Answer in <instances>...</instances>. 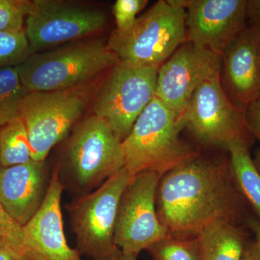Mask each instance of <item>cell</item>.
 Wrapping results in <instances>:
<instances>
[{
	"mask_svg": "<svg viewBox=\"0 0 260 260\" xmlns=\"http://www.w3.org/2000/svg\"><path fill=\"white\" fill-rule=\"evenodd\" d=\"M5 245H11V244H10L8 236L5 234L4 231L2 229V228L0 227V247Z\"/></svg>",
	"mask_w": 260,
	"mask_h": 260,
	"instance_id": "obj_31",
	"label": "cell"
},
{
	"mask_svg": "<svg viewBox=\"0 0 260 260\" xmlns=\"http://www.w3.org/2000/svg\"><path fill=\"white\" fill-rule=\"evenodd\" d=\"M161 176L154 172L132 178L116 212L114 241L123 254L139 255L169 235L159 220L156 193Z\"/></svg>",
	"mask_w": 260,
	"mask_h": 260,
	"instance_id": "obj_10",
	"label": "cell"
},
{
	"mask_svg": "<svg viewBox=\"0 0 260 260\" xmlns=\"http://www.w3.org/2000/svg\"><path fill=\"white\" fill-rule=\"evenodd\" d=\"M245 118L253 138L260 143V98L246 108Z\"/></svg>",
	"mask_w": 260,
	"mask_h": 260,
	"instance_id": "obj_26",
	"label": "cell"
},
{
	"mask_svg": "<svg viewBox=\"0 0 260 260\" xmlns=\"http://www.w3.org/2000/svg\"><path fill=\"white\" fill-rule=\"evenodd\" d=\"M66 157L72 179L85 191L99 187L124 167L122 141L95 115L75 126Z\"/></svg>",
	"mask_w": 260,
	"mask_h": 260,
	"instance_id": "obj_8",
	"label": "cell"
},
{
	"mask_svg": "<svg viewBox=\"0 0 260 260\" xmlns=\"http://www.w3.org/2000/svg\"><path fill=\"white\" fill-rule=\"evenodd\" d=\"M24 90L16 66L0 69V128L20 117Z\"/></svg>",
	"mask_w": 260,
	"mask_h": 260,
	"instance_id": "obj_20",
	"label": "cell"
},
{
	"mask_svg": "<svg viewBox=\"0 0 260 260\" xmlns=\"http://www.w3.org/2000/svg\"><path fill=\"white\" fill-rule=\"evenodd\" d=\"M85 103L86 97L78 88L25 93L20 115L28 132L32 160L45 161L83 114Z\"/></svg>",
	"mask_w": 260,
	"mask_h": 260,
	"instance_id": "obj_9",
	"label": "cell"
},
{
	"mask_svg": "<svg viewBox=\"0 0 260 260\" xmlns=\"http://www.w3.org/2000/svg\"><path fill=\"white\" fill-rule=\"evenodd\" d=\"M255 167L260 174V149L256 152L255 156L253 158Z\"/></svg>",
	"mask_w": 260,
	"mask_h": 260,
	"instance_id": "obj_32",
	"label": "cell"
},
{
	"mask_svg": "<svg viewBox=\"0 0 260 260\" xmlns=\"http://www.w3.org/2000/svg\"><path fill=\"white\" fill-rule=\"evenodd\" d=\"M32 54L25 28L0 31V66L21 64Z\"/></svg>",
	"mask_w": 260,
	"mask_h": 260,
	"instance_id": "obj_22",
	"label": "cell"
},
{
	"mask_svg": "<svg viewBox=\"0 0 260 260\" xmlns=\"http://www.w3.org/2000/svg\"><path fill=\"white\" fill-rule=\"evenodd\" d=\"M156 210L169 235L177 237H196L219 221L247 227L255 217L236 184L229 159L198 153L160 177Z\"/></svg>",
	"mask_w": 260,
	"mask_h": 260,
	"instance_id": "obj_1",
	"label": "cell"
},
{
	"mask_svg": "<svg viewBox=\"0 0 260 260\" xmlns=\"http://www.w3.org/2000/svg\"><path fill=\"white\" fill-rule=\"evenodd\" d=\"M186 128L202 143L223 147L239 143L250 148L254 138L245 111L236 107L224 90L220 73L200 83L181 116Z\"/></svg>",
	"mask_w": 260,
	"mask_h": 260,
	"instance_id": "obj_6",
	"label": "cell"
},
{
	"mask_svg": "<svg viewBox=\"0 0 260 260\" xmlns=\"http://www.w3.org/2000/svg\"><path fill=\"white\" fill-rule=\"evenodd\" d=\"M31 160L28 132L20 116L0 128V166L13 167Z\"/></svg>",
	"mask_w": 260,
	"mask_h": 260,
	"instance_id": "obj_19",
	"label": "cell"
},
{
	"mask_svg": "<svg viewBox=\"0 0 260 260\" xmlns=\"http://www.w3.org/2000/svg\"><path fill=\"white\" fill-rule=\"evenodd\" d=\"M0 227L8 236L10 244L20 252V245H21L22 237H23V226L17 223L14 219L7 213L1 202H0Z\"/></svg>",
	"mask_w": 260,
	"mask_h": 260,
	"instance_id": "obj_25",
	"label": "cell"
},
{
	"mask_svg": "<svg viewBox=\"0 0 260 260\" xmlns=\"http://www.w3.org/2000/svg\"><path fill=\"white\" fill-rule=\"evenodd\" d=\"M187 41L220 56L246 28V0H189Z\"/></svg>",
	"mask_w": 260,
	"mask_h": 260,
	"instance_id": "obj_14",
	"label": "cell"
},
{
	"mask_svg": "<svg viewBox=\"0 0 260 260\" xmlns=\"http://www.w3.org/2000/svg\"><path fill=\"white\" fill-rule=\"evenodd\" d=\"M196 239L200 260H242L251 240L247 227L221 221L204 228Z\"/></svg>",
	"mask_w": 260,
	"mask_h": 260,
	"instance_id": "obj_17",
	"label": "cell"
},
{
	"mask_svg": "<svg viewBox=\"0 0 260 260\" xmlns=\"http://www.w3.org/2000/svg\"><path fill=\"white\" fill-rule=\"evenodd\" d=\"M221 56L186 41L158 68L155 97L181 118L202 82L221 72Z\"/></svg>",
	"mask_w": 260,
	"mask_h": 260,
	"instance_id": "obj_12",
	"label": "cell"
},
{
	"mask_svg": "<svg viewBox=\"0 0 260 260\" xmlns=\"http://www.w3.org/2000/svg\"><path fill=\"white\" fill-rule=\"evenodd\" d=\"M30 1L0 0V31L23 28Z\"/></svg>",
	"mask_w": 260,
	"mask_h": 260,
	"instance_id": "obj_23",
	"label": "cell"
},
{
	"mask_svg": "<svg viewBox=\"0 0 260 260\" xmlns=\"http://www.w3.org/2000/svg\"><path fill=\"white\" fill-rule=\"evenodd\" d=\"M138 256L136 254H123L121 260H138Z\"/></svg>",
	"mask_w": 260,
	"mask_h": 260,
	"instance_id": "obj_33",
	"label": "cell"
},
{
	"mask_svg": "<svg viewBox=\"0 0 260 260\" xmlns=\"http://www.w3.org/2000/svg\"><path fill=\"white\" fill-rule=\"evenodd\" d=\"M102 11L54 0L30 2L25 34L32 53L90 35L104 28Z\"/></svg>",
	"mask_w": 260,
	"mask_h": 260,
	"instance_id": "obj_11",
	"label": "cell"
},
{
	"mask_svg": "<svg viewBox=\"0 0 260 260\" xmlns=\"http://www.w3.org/2000/svg\"><path fill=\"white\" fill-rule=\"evenodd\" d=\"M246 14L249 25L260 31V0H246Z\"/></svg>",
	"mask_w": 260,
	"mask_h": 260,
	"instance_id": "obj_27",
	"label": "cell"
},
{
	"mask_svg": "<svg viewBox=\"0 0 260 260\" xmlns=\"http://www.w3.org/2000/svg\"><path fill=\"white\" fill-rule=\"evenodd\" d=\"M185 0H160L128 30H114L108 47L124 64L159 68L187 41Z\"/></svg>",
	"mask_w": 260,
	"mask_h": 260,
	"instance_id": "obj_2",
	"label": "cell"
},
{
	"mask_svg": "<svg viewBox=\"0 0 260 260\" xmlns=\"http://www.w3.org/2000/svg\"><path fill=\"white\" fill-rule=\"evenodd\" d=\"M220 80L233 104L245 111L260 98V31L247 25L221 56Z\"/></svg>",
	"mask_w": 260,
	"mask_h": 260,
	"instance_id": "obj_15",
	"label": "cell"
},
{
	"mask_svg": "<svg viewBox=\"0 0 260 260\" xmlns=\"http://www.w3.org/2000/svg\"><path fill=\"white\" fill-rule=\"evenodd\" d=\"M183 129L181 118L154 97L122 141L124 167L133 177L148 171L162 177L197 155L181 138Z\"/></svg>",
	"mask_w": 260,
	"mask_h": 260,
	"instance_id": "obj_3",
	"label": "cell"
},
{
	"mask_svg": "<svg viewBox=\"0 0 260 260\" xmlns=\"http://www.w3.org/2000/svg\"><path fill=\"white\" fill-rule=\"evenodd\" d=\"M148 0H117L113 5L116 31L128 30L137 20V15L148 4Z\"/></svg>",
	"mask_w": 260,
	"mask_h": 260,
	"instance_id": "obj_24",
	"label": "cell"
},
{
	"mask_svg": "<svg viewBox=\"0 0 260 260\" xmlns=\"http://www.w3.org/2000/svg\"><path fill=\"white\" fill-rule=\"evenodd\" d=\"M63 190L56 167L40 209L23 226L20 252L25 260H83L65 237L61 209Z\"/></svg>",
	"mask_w": 260,
	"mask_h": 260,
	"instance_id": "obj_13",
	"label": "cell"
},
{
	"mask_svg": "<svg viewBox=\"0 0 260 260\" xmlns=\"http://www.w3.org/2000/svg\"><path fill=\"white\" fill-rule=\"evenodd\" d=\"M133 176L122 168L97 189L67 205L76 249L92 260H121L114 241L118 205Z\"/></svg>",
	"mask_w": 260,
	"mask_h": 260,
	"instance_id": "obj_5",
	"label": "cell"
},
{
	"mask_svg": "<svg viewBox=\"0 0 260 260\" xmlns=\"http://www.w3.org/2000/svg\"><path fill=\"white\" fill-rule=\"evenodd\" d=\"M148 251L153 260H200L196 237L168 235Z\"/></svg>",
	"mask_w": 260,
	"mask_h": 260,
	"instance_id": "obj_21",
	"label": "cell"
},
{
	"mask_svg": "<svg viewBox=\"0 0 260 260\" xmlns=\"http://www.w3.org/2000/svg\"><path fill=\"white\" fill-rule=\"evenodd\" d=\"M44 161L0 167V202L7 213L23 226L40 209L47 194Z\"/></svg>",
	"mask_w": 260,
	"mask_h": 260,
	"instance_id": "obj_16",
	"label": "cell"
},
{
	"mask_svg": "<svg viewBox=\"0 0 260 260\" xmlns=\"http://www.w3.org/2000/svg\"><path fill=\"white\" fill-rule=\"evenodd\" d=\"M0 260H25L21 253L11 245L0 247Z\"/></svg>",
	"mask_w": 260,
	"mask_h": 260,
	"instance_id": "obj_28",
	"label": "cell"
},
{
	"mask_svg": "<svg viewBox=\"0 0 260 260\" xmlns=\"http://www.w3.org/2000/svg\"><path fill=\"white\" fill-rule=\"evenodd\" d=\"M226 150L236 184L254 216L260 221V174L249 153V148L239 143H233Z\"/></svg>",
	"mask_w": 260,
	"mask_h": 260,
	"instance_id": "obj_18",
	"label": "cell"
},
{
	"mask_svg": "<svg viewBox=\"0 0 260 260\" xmlns=\"http://www.w3.org/2000/svg\"><path fill=\"white\" fill-rule=\"evenodd\" d=\"M118 61L107 44L95 40L32 54L16 68L26 93L51 92L78 88Z\"/></svg>",
	"mask_w": 260,
	"mask_h": 260,
	"instance_id": "obj_4",
	"label": "cell"
},
{
	"mask_svg": "<svg viewBox=\"0 0 260 260\" xmlns=\"http://www.w3.org/2000/svg\"><path fill=\"white\" fill-rule=\"evenodd\" d=\"M242 260H260V248L255 241L251 240L248 244Z\"/></svg>",
	"mask_w": 260,
	"mask_h": 260,
	"instance_id": "obj_29",
	"label": "cell"
},
{
	"mask_svg": "<svg viewBox=\"0 0 260 260\" xmlns=\"http://www.w3.org/2000/svg\"><path fill=\"white\" fill-rule=\"evenodd\" d=\"M247 228L251 234L254 236V241L260 248V221L256 217L249 220Z\"/></svg>",
	"mask_w": 260,
	"mask_h": 260,
	"instance_id": "obj_30",
	"label": "cell"
},
{
	"mask_svg": "<svg viewBox=\"0 0 260 260\" xmlns=\"http://www.w3.org/2000/svg\"><path fill=\"white\" fill-rule=\"evenodd\" d=\"M158 72V68L120 61L109 70L94 103V115L105 121L121 141L155 96Z\"/></svg>",
	"mask_w": 260,
	"mask_h": 260,
	"instance_id": "obj_7",
	"label": "cell"
}]
</instances>
